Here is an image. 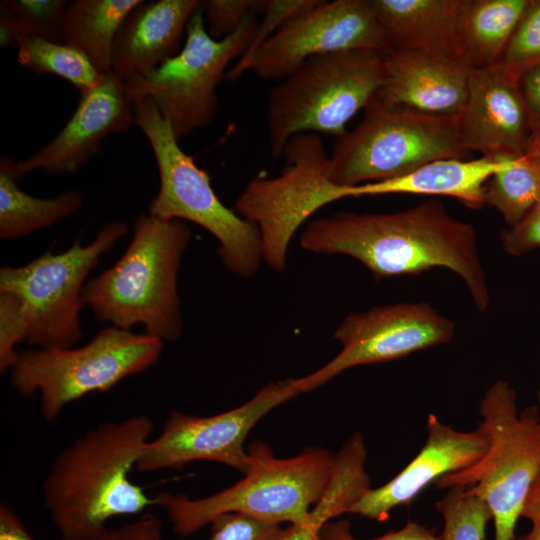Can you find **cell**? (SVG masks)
<instances>
[{"label": "cell", "mask_w": 540, "mask_h": 540, "mask_svg": "<svg viewBox=\"0 0 540 540\" xmlns=\"http://www.w3.org/2000/svg\"><path fill=\"white\" fill-rule=\"evenodd\" d=\"M436 509L444 522L438 540H484L492 513L486 501L470 487L448 488Z\"/></svg>", "instance_id": "29"}, {"label": "cell", "mask_w": 540, "mask_h": 540, "mask_svg": "<svg viewBox=\"0 0 540 540\" xmlns=\"http://www.w3.org/2000/svg\"><path fill=\"white\" fill-rule=\"evenodd\" d=\"M455 324L427 302H400L352 312L334 333L340 352L316 371L295 378L299 394L312 391L342 372L384 363L448 343Z\"/></svg>", "instance_id": "14"}, {"label": "cell", "mask_w": 540, "mask_h": 540, "mask_svg": "<svg viewBox=\"0 0 540 540\" xmlns=\"http://www.w3.org/2000/svg\"><path fill=\"white\" fill-rule=\"evenodd\" d=\"M0 540H34L20 518L4 503L0 504Z\"/></svg>", "instance_id": "39"}, {"label": "cell", "mask_w": 540, "mask_h": 540, "mask_svg": "<svg viewBox=\"0 0 540 540\" xmlns=\"http://www.w3.org/2000/svg\"><path fill=\"white\" fill-rule=\"evenodd\" d=\"M472 68L464 61L413 50L385 54L381 104L437 116H458L467 99Z\"/></svg>", "instance_id": "19"}, {"label": "cell", "mask_w": 540, "mask_h": 540, "mask_svg": "<svg viewBox=\"0 0 540 540\" xmlns=\"http://www.w3.org/2000/svg\"><path fill=\"white\" fill-rule=\"evenodd\" d=\"M503 250L511 256H523L540 247V199L516 224L500 234Z\"/></svg>", "instance_id": "35"}, {"label": "cell", "mask_w": 540, "mask_h": 540, "mask_svg": "<svg viewBox=\"0 0 540 540\" xmlns=\"http://www.w3.org/2000/svg\"><path fill=\"white\" fill-rule=\"evenodd\" d=\"M365 50L391 51L370 0L323 1L291 19L260 46L238 74L282 80L311 57Z\"/></svg>", "instance_id": "15"}, {"label": "cell", "mask_w": 540, "mask_h": 540, "mask_svg": "<svg viewBox=\"0 0 540 540\" xmlns=\"http://www.w3.org/2000/svg\"><path fill=\"white\" fill-rule=\"evenodd\" d=\"M276 177L259 174L237 198L233 210L254 223L261 236L262 258L273 270L286 269L290 241L301 224L322 207L352 197V186L327 176L329 155L318 134L292 137Z\"/></svg>", "instance_id": "10"}, {"label": "cell", "mask_w": 540, "mask_h": 540, "mask_svg": "<svg viewBox=\"0 0 540 540\" xmlns=\"http://www.w3.org/2000/svg\"><path fill=\"white\" fill-rule=\"evenodd\" d=\"M141 0H76L68 4L62 21L61 43L82 52L99 74L112 72L117 33Z\"/></svg>", "instance_id": "24"}, {"label": "cell", "mask_w": 540, "mask_h": 540, "mask_svg": "<svg viewBox=\"0 0 540 540\" xmlns=\"http://www.w3.org/2000/svg\"><path fill=\"white\" fill-rule=\"evenodd\" d=\"M522 517L528 519L532 525L540 524V472L527 495Z\"/></svg>", "instance_id": "40"}, {"label": "cell", "mask_w": 540, "mask_h": 540, "mask_svg": "<svg viewBox=\"0 0 540 540\" xmlns=\"http://www.w3.org/2000/svg\"><path fill=\"white\" fill-rule=\"evenodd\" d=\"M514 540H540V524L532 525L529 532L519 537H515Z\"/></svg>", "instance_id": "42"}, {"label": "cell", "mask_w": 540, "mask_h": 540, "mask_svg": "<svg viewBox=\"0 0 540 540\" xmlns=\"http://www.w3.org/2000/svg\"><path fill=\"white\" fill-rule=\"evenodd\" d=\"M317 540H438V535L424 525L409 521L397 531L372 539H359L352 534L348 521L338 520L328 522L320 531Z\"/></svg>", "instance_id": "36"}, {"label": "cell", "mask_w": 540, "mask_h": 540, "mask_svg": "<svg viewBox=\"0 0 540 540\" xmlns=\"http://www.w3.org/2000/svg\"><path fill=\"white\" fill-rule=\"evenodd\" d=\"M163 341L108 326L77 348L29 349L18 353L10 382L23 396L40 393L42 417L54 421L70 403L106 392L159 359Z\"/></svg>", "instance_id": "9"}, {"label": "cell", "mask_w": 540, "mask_h": 540, "mask_svg": "<svg viewBox=\"0 0 540 540\" xmlns=\"http://www.w3.org/2000/svg\"><path fill=\"white\" fill-rule=\"evenodd\" d=\"M191 232L178 219L141 214L133 237L117 262L85 283L84 306L103 322L174 341L182 333L177 275Z\"/></svg>", "instance_id": "3"}, {"label": "cell", "mask_w": 540, "mask_h": 540, "mask_svg": "<svg viewBox=\"0 0 540 540\" xmlns=\"http://www.w3.org/2000/svg\"><path fill=\"white\" fill-rule=\"evenodd\" d=\"M17 61L37 74H52L72 84L80 96L90 91L99 81L89 59L79 50L60 42L37 36L18 39Z\"/></svg>", "instance_id": "26"}, {"label": "cell", "mask_w": 540, "mask_h": 540, "mask_svg": "<svg viewBox=\"0 0 540 540\" xmlns=\"http://www.w3.org/2000/svg\"><path fill=\"white\" fill-rule=\"evenodd\" d=\"M385 54L353 50L311 57L274 87L267 99L266 128L271 156L302 133L344 134L384 80Z\"/></svg>", "instance_id": "5"}, {"label": "cell", "mask_w": 540, "mask_h": 540, "mask_svg": "<svg viewBox=\"0 0 540 540\" xmlns=\"http://www.w3.org/2000/svg\"><path fill=\"white\" fill-rule=\"evenodd\" d=\"M295 378L269 382L246 403L211 416L172 411L160 434L145 445L136 470L179 469L194 461H213L243 474L250 468L245 440L275 407L295 398Z\"/></svg>", "instance_id": "13"}, {"label": "cell", "mask_w": 540, "mask_h": 540, "mask_svg": "<svg viewBox=\"0 0 540 540\" xmlns=\"http://www.w3.org/2000/svg\"><path fill=\"white\" fill-rule=\"evenodd\" d=\"M458 126L467 152L490 158L525 155L533 129L518 78L499 64L473 68Z\"/></svg>", "instance_id": "17"}, {"label": "cell", "mask_w": 540, "mask_h": 540, "mask_svg": "<svg viewBox=\"0 0 540 540\" xmlns=\"http://www.w3.org/2000/svg\"><path fill=\"white\" fill-rule=\"evenodd\" d=\"M29 321L26 309L19 297L0 292V370H10L18 353L16 346L26 340Z\"/></svg>", "instance_id": "32"}, {"label": "cell", "mask_w": 540, "mask_h": 540, "mask_svg": "<svg viewBox=\"0 0 540 540\" xmlns=\"http://www.w3.org/2000/svg\"><path fill=\"white\" fill-rule=\"evenodd\" d=\"M539 199L540 164L527 155L495 173L484 187L485 205L495 208L508 226L519 222Z\"/></svg>", "instance_id": "27"}, {"label": "cell", "mask_w": 540, "mask_h": 540, "mask_svg": "<svg viewBox=\"0 0 540 540\" xmlns=\"http://www.w3.org/2000/svg\"><path fill=\"white\" fill-rule=\"evenodd\" d=\"M490 445L482 426L459 431L435 414L427 417V438L419 453L386 484L370 488L350 513L384 522L393 509L409 505L429 484L481 460Z\"/></svg>", "instance_id": "18"}, {"label": "cell", "mask_w": 540, "mask_h": 540, "mask_svg": "<svg viewBox=\"0 0 540 540\" xmlns=\"http://www.w3.org/2000/svg\"><path fill=\"white\" fill-rule=\"evenodd\" d=\"M537 401H538L537 410H538V413H539V416H540V389L537 392Z\"/></svg>", "instance_id": "43"}, {"label": "cell", "mask_w": 540, "mask_h": 540, "mask_svg": "<svg viewBox=\"0 0 540 540\" xmlns=\"http://www.w3.org/2000/svg\"><path fill=\"white\" fill-rule=\"evenodd\" d=\"M525 155L540 164V128L532 132Z\"/></svg>", "instance_id": "41"}, {"label": "cell", "mask_w": 540, "mask_h": 540, "mask_svg": "<svg viewBox=\"0 0 540 540\" xmlns=\"http://www.w3.org/2000/svg\"><path fill=\"white\" fill-rule=\"evenodd\" d=\"M198 0L142 1L123 21L112 51V72L129 80L145 76L181 50Z\"/></svg>", "instance_id": "20"}, {"label": "cell", "mask_w": 540, "mask_h": 540, "mask_svg": "<svg viewBox=\"0 0 540 540\" xmlns=\"http://www.w3.org/2000/svg\"><path fill=\"white\" fill-rule=\"evenodd\" d=\"M540 63V0H530L497 64L515 77Z\"/></svg>", "instance_id": "30"}, {"label": "cell", "mask_w": 540, "mask_h": 540, "mask_svg": "<svg viewBox=\"0 0 540 540\" xmlns=\"http://www.w3.org/2000/svg\"><path fill=\"white\" fill-rule=\"evenodd\" d=\"M127 231L125 222L111 221L88 245L77 239L64 252L49 249L25 265L1 268L0 292L16 295L26 309L29 344L42 349L70 348L81 339L84 281Z\"/></svg>", "instance_id": "11"}, {"label": "cell", "mask_w": 540, "mask_h": 540, "mask_svg": "<svg viewBox=\"0 0 540 540\" xmlns=\"http://www.w3.org/2000/svg\"><path fill=\"white\" fill-rule=\"evenodd\" d=\"M17 162L8 155L0 157V238L16 239L50 227L79 210L83 195L66 190L54 198L43 199L24 192Z\"/></svg>", "instance_id": "23"}, {"label": "cell", "mask_w": 540, "mask_h": 540, "mask_svg": "<svg viewBox=\"0 0 540 540\" xmlns=\"http://www.w3.org/2000/svg\"><path fill=\"white\" fill-rule=\"evenodd\" d=\"M203 4L191 16L177 55L145 76L126 80L132 97H149L179 140L208 125L218 108L216 88L227 67L246 51L258 25L249 15L222 40L207 32Z\"/></svg>", "instance_id": "12"}, {"label": "cell", "mask_w": 540, "mask_h": 540, "mask_svg": "<svg viewBox=\"0 0 540 540\" xmlns=\"http://www.w3.org/2000/svg\"><path fill=\"white\" fill-rule=\"evenodd\" d=\"M321 0H268L263 19L258 22L252 40L236 64L226 73L231 81L238 79V74L254 52L271 38L291 19L317 6Z\"/></svg>", "instance_id": "31"}, {"label": "cell", "mask_w": 540, "mask_h": 540, "mask_svg": "<svg viewBox=\"0 0 540 540\" xmlns=\"http://www.w3.org/2000/svg\"><path fill=\"white\" fill-rule=\"evenodd\" d=\"M530 0H464L460 19L463 60L473 68L498 63Z\"/></svg>", "instance_id": "25"}, {"label": "cell", "mask_w": 540, "mask_h": 540, "mask_svg": "<svg viewBox=\"0 0 540 540\" xmlns=\"http://www.w3.org/2000/svg\"><path fill=\"white\" fill-rule=\"evenodd\" d=\"M370 1L391 51H421L464 61L460 40L464 0Z\"/></svg>", "instance_id": "21"}, {"label": "cell", "mask_w": 540, "mask_h": 540, "mask_svg": "<svg viewBox=\"0 0 540 540\" xmlns=\"http://www.w3.org/2000/svg\"><path fill=\"white\" fill-rule=\"evenodd\" d=\"M133 124V97L127 83L113 72L101 74L97 84L80 96L58 134L17 162L18 172L21 177L35 170L52 175L74 173L99 152L108 136L127 132Z\"/></svg>", "instance_id": "16"}, {"label": "cell", "mask_w": 540, "mask_h": 540, "mask_svg": "<svg viewBox=\"0 0 540 540\" xmlns=\"http://www.w3.org/2000/svg\"><path fill=\"white\" fill-rule=\"evenodd\" d=\"M516 158L437 159L399 177L353 186V197L396 193L448 196L480 209L485 205L486 182Z\"/></svg>", "instance_id": "22"}, {"label": "cell", "mask_w": 540, "mask_h": 540, "mask_svg": "<svg viewBox=\"0 0 540 540\" xmlns=\"http://www.w3.org/2000/svg\"><path fill=\"white\" fill-rule=\"evenodd\" d=\"M210 525L209 540H278L284 530L238 513L222 515Z\"/></svg>", "instance_id": "34"}, {"label": "cell", "mask_w": 540, "mask_h": 540, "mask_svg": "<svg viewBox=\"0 0 540 540\" xmlns=\"http://www.w3.org/2000/svg\"><path fill=\"white\" fill-rule=\"evenodd\" d=\"M480 426L490 445L473 466L438 479L440 489L470 487L488 504L493 540H514L517 521L540 472V416L537 407L519 412L516 392L505 380L493 382L480 404Z\"/></svg>", "instance_id": "7"}, {"label": "cell", "mask_w": 540, "mask_h": 540, "mask_svg": "<svg viewBox=\"0 0 540 540\" xmlns=\"http://www.w3.org/2000/svg\"><path fill=\"white\" fill-rule=\"evenodd\" d=\"M300 244L317 254H341L363 264L380 280L449 269L465 283L479 311L490 304L487 276L474 227L428 200L392 213L338 212L311 221Z\"/></svg>", "instance_id": "1"}, {"label": "cell", "mask_w": 540, "mask_h": 540, "mask_svg": "<svg viewBox=\"0 0 540 540\" xmlns=\"http://www.w3.org/2000/svg\"><path fill=\"white\" fill-rule=\"evenodd\" d=\"M458 116L428 115L372 99L360 123L335 138L327 176L336 185L356 186L399 177L437 159H465Z\"/></svg>", "instance_id": "8"}, {"label": "cell", "mask_w": 540, "mask_h": 540, "mask_svg": "<svg viewBox=\"0 0 540 540\" xmlns=\"http://www.w3.org/2000/svg\"><path fill=\"white\" fill-rule=\"evenodd\" d=\"M64 0H4L0 4V44L17 45L22 36H37L61 43Z\"/></svg>", "instance_id": "28"}, {"label": "cell", "mask_w": 540, "mask_h": 540, "mask_svg": "<svg viewBox=\"0 0 540 540\" xmlns=\"http://www.w3.org/2000/svg\"><path fill=\"white\" fill-rule=\"evenodd\" d=\"M247 452L250 468L230 487L198 499L180 493L157 495L176 535L189 536L229 513L268 524H301L327 488L335 467V454L321 447L277 458L270 446L257 440Z\"/></svg>", "instance_id": "4"}, {"label": "cell", "mask_w": 540, "mask_h": 540, "mask_svg": "<svg viewBox=\"0 0 540 540\" xmlns=\"http://www.w3.org/2000/svg\"><path fill=\"white\" fill-rule=\"evenodd\" d=\"M268 0H210L204 4L208 34L222 40L233 34L251 14H263Z\"/></svg>", "instance_id": "33"}, {"label": "cell", "mask_w": 540, "mask_h": 540, "mask_svg": "<svg viewBox=\"0 0 540 540\" xmlns=\"http://www.w3.org/2000/svg\"><path fill=\"white\" fill-rule=\"evenodd\" d=\"M133 108L135 124L147 138L159 172V191L149 214L201 226L218 240V254L229 271L243 278L253 276L263 259L257 226L220 201L208 173L181 149L151 98L133 97Z\"/></svg>", "instance_id": "6"}, {"label": "cell", "mask_w": 540, "mask_h": 540, "mask_svg": "<svg viewBox=\"0 0 540 540\" xmlns=\"http://www.w3.org/2000/svg\"><path fill=\"white\" fill-rule=\"evenodd\" d=\"M518 85L534 131L540 128V63L525 70L518 78Z\"/></svg>", "instance_id": "38"}, {"label": "cell", "mask_w": 540, "mask_h": 540, "mask_svg": "<svg viewBox=\"0 0 540 540\" xmlns=\"http://www.w3.org/2000/svg\"><path fill=\"white\" fill-rule=\"evenodd\" d=\"M94 540H162V524L154 514L145 512L132 522L108 528Z\"/></svg>", "instance_id": "37"}, {"label": "cell", "mask_w": 540, "mask_h": 540, "mask_svg": "<svg viewBox=\"0 0 540 540\" xmlns=\"http://www.w3.org/2000/svg\"><path fill=\"white\" fill-rule=\"evenodd\" d=\"M152 432L145 414L100 423L55 457L42 495L61 540H94L112 518L158 505L130 478Z\"/></svg>", "instance_id": "2"}]
</instances>
